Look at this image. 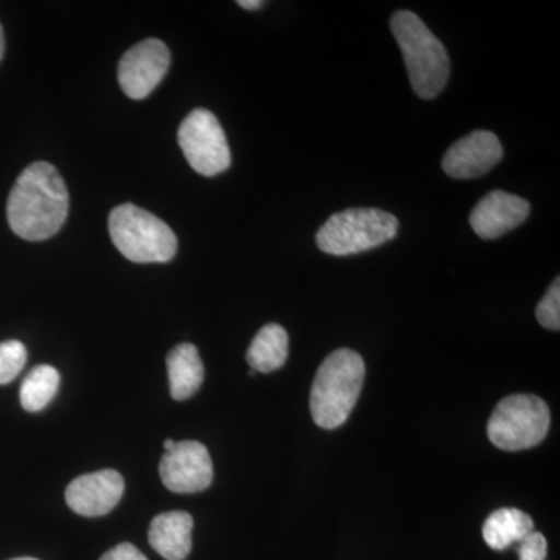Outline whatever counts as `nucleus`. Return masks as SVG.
<instances>
[{"mask_svg":"<svg viewBox=\"0 0 560 560\" xmlns=\"http://www.w3.org/2000/svg\"><path fill=\"white\" fill-rule=\"evenodd\" d=\"M168 382L175 400H187L200 390L205 382V364L200 352L190 342H183L167 357Z\"/></svg>","mask_w":560,"mask_h":560,"instance_id":"14","label":"nucleus"},{"mask_svg":"<svg viewBox=\"0 0 560 560\" xmlns=\"http://www.w3.org/2000/svg\"><path fill=\"white\" fill-rule=\"evenodd\" d=\"M390 31L404 55L412 91L425 101L438 97L451 77V58L441 40L411 11H397L390 18Z\"/></svg>","mask_w":560,"mask_h":560,"instance_id":"3","label":"nucleus"},{"mask_svg":"<svg viewBox=\"0 0 560 560\" xmlns=\"http://www.w3.org/2000/svg\"><path fill=\"white\" fill-rule=\"evenodd\" d=\"M399 220L375 208L342 210L331 215L316 234V245L330 256L345 257L364 253L393 241Z\"/></svg>","mask_w":560,"mask_h":560,"instance_id":"5","label":"nucleus"},{"mask_svg":"<svg viewBox=\"0 0 560 560\" xmlns=\"http://www.w3.org/2000/svg\"><path fill=\"white\" fill-rule=\"evenodd\" d=\"M548 544L544 534L530 530L528 536L521 541L518 558L521 560H545L547 559Z\"/></svg>","mask_w":560,"mask_h":560,"instance_id":"20","label":"nucleus"},{"mask_svg":"<svg viewBox=\"0 0 560 560\" xmlns=\"http://www.w3.org/2000/svg\"><path fill=\"white\" fill-rule=\"evenodd\" d=\"M238 5L245 10H257L264 5V2H260V0H238Z\"/></svg>","mask_w":560,"mask_h":560,"instance_id":"22","label":"nucleus"},{"mask_svg":"<svg viewBox=\"0 0 560 560\" xmlns=\"http://www.w3.org/2000/svg\"><path fill=\"white\" fill-rule=\"evenodd\" d=\"M530 530H534V522L526 512L503 508L489 515L482 526V537L492 550L503 551L521 544Z\"/></svg>","mask_w":560,"mask_h":560,"instance_id":"16","label":"nucleus"},{"mask_svg":"<svg viewBox=\"0 0 560 560\" xmlns=\"http://www.w3.org/2000/svg\"><path fill=\"white\" fill-rule=\"evenodd\" d=\"M60 386V374L49 364H40L28 372L21 386V405L25 411L38 412L54 400Z\"/></svg>","mask_w":560,"mask_h":560,"instance_id":"17","label":"nucleus"},{"mask_svg":"<svg viewBox=\"0 0 560 560\" xmlns=\"http://www.w3.org/2000/svg\"><path fill=\"white\" fill-rule=\"evenodd\" d=\"M27 363V349L21 341L0 342V385L13 382Z\"/></svg>","mask_w":560,"mask_h":560,"instance_id":"18","label":"nucleus"},{"mask_svg":"<svg viewBox=\"0 0 560 560\" xmlns=\"http://www.w3.org/2000/svg\"><path fill=\"white\" fill-rule=\"evenodd\" d=\"M547 401L533 394H514L497 405L488 423L489 441L504 452L536 447L550 430Z\"/></svg>","mask_w":560,"mask_h":560,"instance_id":"6","label":"nucleus"},{"mask_svg":"<svg viewBox=\"0 0 560 560\" xmlns=\"http://www.w3.org/2000/svg\"><path fill=\"white\" fill-rule=\"evenodd\" d=\"M178 143L190 167L217 176L231 167V150L219 119L208 109L191 110L178 130Z\"/></svg>","mask_w":560,"mask_h":560,"instance_id":"7","label":"nucleus"},{"mask_svg":"<svg viewBox=\"0 0 560 560\" xmlns=\"http://www.w3.org/2000/svg\"><path fill=\"white\" fill-rule=\"evenodd\" d=\"M3 51H5V38H3V28L0 25V61H2Z\"/></svg>","mask_w":560,"mask_h":560,"instance_id":"23","label":"nucleus"},{"mask_svg":"<svg viewBox=\"0 0 560 560\" xmlns=\"http://www.w3.org/2000/svg\"><path fill=\"white\" fill-rule=\"evenodd\" d=\"M161 480L175 493H197L212 485L213 464L209 451L197 441L176 442L160 464Z\"/></svg>","mask_w":560,"mask_h":560,"instance_id":"9","label":"nucleus"},{"mask_svg":"<svg viewBox=\"0 0 560 560\" xmlns=\"http://www.w3.org/2000/svg\"><path fill=\"white\" fill-rule=\"evenodd\" d=\"M125 492L119 471L105 469L81 475L66 489V503L83 517H102L119 504Z\"/></svg>","mask_w":560,"mask_h":560,"instance_id":"11","label":"nucleus"},{"mask_svg":"<svg viewBox=\"0 0 560 560\" xmlns=\"http://www.w3.org/2000/svg\"><path fill=\"white\" fill-rule=\"evenodd\" d=\"M191 529L194 518L187 512H164L150 523V545L165 560H184L191 551Z\"/></svg>","mask_w":560,"mask_h":560,"instance_id":"13","label":"nucleus"},{"mask_svg":"<svg viewBox=\"0 0 560 560\" xmlns=\"http://www.w3.org/2000/svg\"><path fill=\"white\" fill-rule=\"evenodd\" d=\"M171 61V50L162 40L151 38L136 44L119 62L121 91L132 101L149 97L167 75Z\"/></svg>","mask_w":560,"mask_h":560,"instance_id":"8","label":"nucleus"},{"mask_svg":"<svg viewBox=\"0 0 560 560\" xmlns=\"http://www.w3.org/2000/svg\"><path fill=\"white\" fill-rule=\"evenodd\" d=\"M289 359V334L279 324L261 327L250 342L246 361L256 372L278 371Z\"/></svg>","mask_w":560,"mask_h":560,"instance_id":"15","label":"nucleus"},{"mask_svg":"<svg viewBox=\"0 0 560 560\" xmlns=\"http://www.w3.org/2000/svg\"><path fill=\"white\" fill-rule=\"evenodd\" d=\"M503 158L500 139L490 131H474L453 143L442 160V168L453 179H475L486 175Z\"/></svg>","mask_w":560,"mask_h":560,"instance_id":"10","label":"nucleus"},{"mask_svg":"<svg viewBox=\"0 0 560 560\" xmlns=\"http://www.w3.org/2000/svg\"><path fill=\"white\" fill-rule=\"evenodd\" d=\"M109 234L121 256L135 264H165L178 250V238L172 228L130 202L110 212Z\"/></svg>","mask_w":560,"mask_h":560,"instance_id":"4","label":"nucleus"},{"mask_svg":"<svg viewBox=\"0 0 560 560\" xmlns=\"http://www.w3.org/2000/svg\"><path fill=\"white\" fill-rule=\"evenodd\" d=\"M529 212L528 201L508 191L493 190L471 210L470 226L478 237L495 241L525 223Z\"/></svg>","mask_w":560,"mask_h":560,"instance_id":"12","label":"nucleus"},{"mask_svg":"<svg viewBox=\"0 0 560 560\" xmlns=\"http://www.w3.org/2000/svg\"><path fill=\"white\" fill-rule=\"evenodd\" d=\"M101 560H149L131 544H120L110 548Z\"/></svg>","mask_w":560,"mask_h":560,"instance_id":"21","label":"nucleus"},{"mask_svg":"<svg viewBox=\"0 0 560 560\" xmlns=\"http://www.w3.org/2000/svg\"><path fill=\"white\" fill-rule=\"evenodd\" d=\"M364 375V361L355 350L338 349L323 361L311 394L316 425L335 430L349 419L363 388Z\"/></svg>","mask_w":560,"mask_h":560,"instance_id":"2","label":"nucleus"},{"mask_svg":"<svg viewBox=\"0 0 560 560\" xmlns=\"http://www.w3.org/2000/svg\"><path fill=\"white\" fill-rule=\"evenodd\" d=\"M68 213V187L60 172L49 162L28 165L14 183L7 205L11 231L24 241H49Z\"/></svg>","mask_w":560,"mask_h":560,"instance_id":"1","label":"nucleus"},{"mask_svg":"<svg viewBox=\"0 0 560 560\" xmlns=\"http://www.w3.org/2000/svg\"><path fill=\"white\" fill-rule=\"evenodd\" d=\"M537 320L545 329H560V279L556 278L551 283L544 300L539 302L536 308Z\"/></svg>","mask_w":560,"mask_h":560,"instance_id":"19","label":"nucleus"},{"mask_svg":"<svg viewBox=\"0 0 560 560\" xmlns=\"http://www.w3.org/2000/svg\"><path fill=\"white\" fill-rule=\"evenodd\" d=\"M11 560H38L33 558H18V559H11Z\"/></svg>","mask_w":560,"mask_h":560,"instance_id":"25","label":"nucleus"},{"mask_svg":"<svg viewBox=\"0 0 560 560\" xmlns=\"http://www.w3.org/2000/svg\"><path fill=\"white\" fill-rule=\"evenodd\" d=\"M175 444H176V442L173 441V440H165L164 444H162V445H164V451L165 452H171L172 448L175 447Z\"/></svg>","mask_w":560,"mask_h":560,"instance_id":"24","label":"nucleus"}]
</instances>
